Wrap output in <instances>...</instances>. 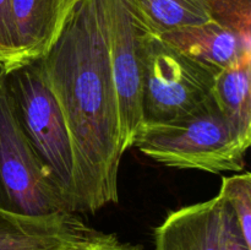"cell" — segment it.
I'll use <instances>...</instances> for the list:
<instances>
[{"instance_id":"obj_1","label":"cell","mask_w":251,"mask_h":250,"mask_svg":"<svg viewBox=\"0 0 251 250\" xmlns=\"http://www.w3.org/2000/svg\"><path fill=\"white\" fill-rule=\"evenodd\" d=\"M38 65L73 145L77 213L118 203L119 112L100 0H78L59 41Z\"/></svg>"},{"instance_id":"obj_2","label":"cell","mask_w":251,"mask_h":250,"mask_svg":"<svg viewBox=\"0 0 251 250\" xmlns=\"http://www.w3.org/2000/svg\"><path fill=\"white\" fill-rule=\"evenodd\" d=\"M134 146L166 167L212 174L242 172L250 147L212 96L194 112L162 124H142Z\"/></svg>"},{"instance_id":"obj_3","label":"cell","mask_w":251,"mask_h":250,"mask_svg":"<svg viewBox=\"0 0 251 250\" xmlns=\"http://www.w3.org/2000/svg\"><path fill=\"white\" fill-rule=\"evenodd\" d=\"M15 114L38 158L77 215L75 161L65 119L38 61L5 70Z\"/></svg>"},{"instance_id":"obj_4","label":"cell","mask_w":251,"mask_h":250,"mask_svg":"<svg viewBox=\"0 0 251 250\" xmlns=\"http://www.w3.org/2000/svg\"><path fill=\"white\" fill-rule=\"evenodd\" d=\"M139 54L142 124L180 119L211 97L215 74L157 34L142 32Z\"/></svg>"},{"instance_id":"obj_5","label":"cell","mask_w":251,"mask_h":250,"mask_svg":"<svg viewBox=\"0 0 251 250\" xmlns=\"http://www.w3.org/2000/svg\"><path fill=\"white\" fill-rule=\"evenodd\" d=\"M0 208L29 216L73 213L17 120L2 66H0Z\"/></svg>"},{"instance_id":"obj_6","label":"cell","mask_w":251,"mask_h":250,"mask_svg":"<svg viewBox=\"0 0 251 250\" xmlns=\"http://www.w3.org/2000/svg\"><path fill=\"white\" fill-rule=\"evenodd\" d=\"M154 250H223V205L218 196L174 210L154 228Z\"/></svg>"},{"instance_id":"obj_7","label":"cell","mask_w":251,"mask_h":250,"mask_svg":"<svg viewBox=\"0 0 251 250\" xmlns=\"http://www.w3.org/2000/svg\"><path fill=\"white\" fill-rule=\"evenodd\" d=\"M78 0H10L20 65L41 60L63 34Z\"/></svg>"},{"instance_id":"obj_8","label":"cell","mask_w":251,"mask_h":250,"mask_svg":"<svg viewBox=\"0 0 251 250\" xmlns=\"http://www.w3.org/2000/svg\"><path fill=\"white\" fill-rule=\"evenodd\" d=\"M159 37L215 75L251 55V36L213 20L173 29Z\"/></svg>"},{"instance_id":"obj_9","label":"cell","mask_w":251,"mask_h":250,"mask_svg":"<svg viewBox=\"0 0 251 250\" xmlns=\"http://www.w3.org/2000/svg\"><path fill=\"white\" fill-rule=\"evenodd\" d=\"M92 230L76 213L29 216L0 208V250H53Z\"/></svg>"},{"instance_id":"obj_10","label":"cell","mask_w":251,"mask_h":250,"mask_svg":"<svg viewBox=\"0 0 251 250\" xmlns=\"http://www.w3.org/2000/svg\"><path fill=\"white\" fill-rule=\"evenodd\" d=\"M211 96L243 140L251 145V55L218 73Z\"/></svg>"},{"instance_id":"obj_11","label":"cell","mask_w":251,"mask_h":250,"mask_svg":"<svg viewBox=\"0 0 251 250\" xmlns=\"http://www.w3.org/2000/svg\"><path fill=\"white\" fill-rule=\"evenodd\" d=\"M146 32L161 34L212 20L201 0H131Z\"/></svg>"},{"instance_id":"obj_12","label":"cell","mask_w":251,"mask_h":250,"mask_svg":"<svg viewBox=\"0 0 251 250\" xmlns=\"http://www.w3.org/2000/svg\"><path fill=\"white\" fill-rule=\"evenodd\" d=\"M218 198L229 208L242 237L251 248V174L223 176Z\"/></svg>"},{"instance_id":"obj_13","label":"cell","mask_w":251,"mask_h":250,"mask_svg":"<svg viewBox=\"0 0 251 250\" xmlns=\"http://www.w3.org/2000/svg\"><path fill=\"white\" fill-rule=\"evenodd\" d=\"M213 21L251 36V0H201Z\"/></svg>"},{"instance_id":"obj_14","label":"cell","mask_w":251,"mask_h":250,"mask_svg":"<svg viewBox=\"0 0 251 250\" xmlns=\"http://www.w3.org/2000/svg\"><path fill=\"white\" fill-rule=\"evenodd\" d=\"M20 50L10 0H0V66L11 70L20 65Z\"/></svg>"},{"instance_id":"obj_15","label":"cell","mask_w":251,"mask_h":250,"mask_svg":"<svg viewBox=\"0 0 251 250\" xmlns=\"http://www.w3.org/2000/svg\"><path fill=\"white\" fill-rule=\"evenodd\" d=\"M53 250H144L140 244L122 242L113 233L93 229L90 234Z\"/></svg>"},{"instance_id":"obj_16","label":"cell","mask_w":251,"mask_h":250,"mask_svg":"<svg viewBox=\"0 0 251 250\" xmlns=\"http://www.w3.org/2000/svg\"><path fill=\"white\" fill-rule=\"evenodd\" d=\"M222 201V200H221ZM223 205V250H251L242 237L229 208Z\"/></svg>"}]
</instances>
